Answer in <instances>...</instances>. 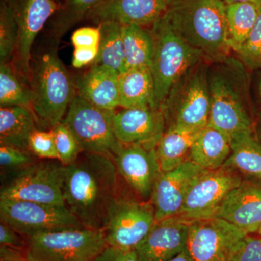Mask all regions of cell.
<instances>
[{
	"label": "cell",
	"mask_w": 261,
	"mask_h": 261,
	"mask_svg": "<svg viewBox=\"0 0 261 261\" xmlns=\"http://www.w3.org/2000/svg\"><path fill=\"white\" fill-rule=\"evenodd\" d=\"M216 218L247 234L257 233L261 227V181H243L228 194Z\"/></svg>",
	"instance_id": "cell-20"
},
{
	"label": "cell",
	"mask_w": 261,
	"mask_h": 261,
	"mask_svg": "<svg viewBox=\"0 0 261 261\" xmlns=\"http://www.w3.org/2000/svg\"><path fill=\"white\" fill-rule=\"evenodd\" d=\"M105 0H64L51 18L50 34L59 40L75 24L87 18L89 13Z\"/></svg>",
	"instance_id": "cell-30"
},
{
	"label": "cell",
	"mask_w": 261,
	"mask_h": 261,
	"mask_svg": "<svg viewBox=\"0 0 261 261\" xmlns=\"http://www.w3.org/2000/svg\"><path fill=\"white\" fill-rule=\"evenodd\" d=\"M100 27L101 37L97 58L92 65H102L118 74L126 70L122 25L105 23Z\"/></svg>",
	"instance_id": "cell-29"
},
{
	"label": "cell",
	"mask_w": 261,
	"mask_h": 261,
	"mask_svg": "<svg viewBox=\"0 0 261 261\" xmlns=\"http://www.w3.org/2000/svg\"><path fill=\"white\" fill-rule=\"evenodd\" d=\"M166 123L160 108H123L115 114V134L120 143L157 147Z\"/></svg>",
	"instance_id": "cell-17"
},
{
	"label": "cell",
	"mask_w": 261,
	"mask_h": 261,
	"mask_svg": "<svg viewBox=\"0 0 261 261\" xmlns=\"http://www.w3.org/2000/svg\"><path fill=\"white\" fill-rule=\"evenodd\" d=\"M100 27H84L76 29L72 34L71 42L75 48H99Z\"/></svg>",
	"instance_id": "cell-38"
},
{
	"label": "cell",
	"mask_w": 261,
	"mask_h": 261,
	"mask_svg": "<svg viewBox=\"0 0 261 261\" xmlns=\"http://www.w3.org/2000/svg\"><path fill=\"white\" fill-rule=\"evenodd\" d=\"M35 118L30 108L10 106L0 108V144L29 151V140L36 129Z\"/></svg>",
	"instance_id": "cell-25"
},
{
	"label": "cell",
	"mask_w": 261,
	"mask_h": 261,
	"mask_svg": "<svg viewBox=\"0 0 261 261\" xmlns=\"http://www.w3.org/2000/svg\"><path fill=\"white\" fill-rule=\"evenodd\" d=\"M126 70L150 68L154 53V39L151 31L138 25H122Z\"/></svg>",
	"instance_id": "cell-27"
},
{
	"label": "cell",
	"mask_w": 261,
	"mask_h": 261,
	"mask_svg": "<svg viewBox=\"0 0 261 261\" xmlns=\"http://www.w3.org/2000/svg\"><path fill=\"white\" fill-rule=\"evenodd\" d=\"M1 261L25 260V250L0 245Z\"/></svg>",
	"instance_id": "cell-42"
},
{
	"label": "cell",
	"mask_w": 261,
	"mask_h": 261,
	"mask_svg": "<svg viewBox=\"0 0 261 261\" xmlns=\"http://www.w3.org/2000/svg\"><path fill=\"white\" fill-rule=\"evenodd\" d=\"M150 31L154 39L150 70L154 103L160 108L174 86L205 58L178 35L164 15Z\"/></svg>",
	"instance_id": "cell-5"
},
{
	"label": "cell",
	"mask_w": 261,
	"mask_h": 261,
	"mask_svg": "<svg viewBox=\"0 0 261 261\" xmlns=\"http://www.w3.org/2000/svg\"><path fill=\"white\" fill-rule=\"evenodd\" d=\"M65 168L58 160L33 163L2 186L0 199L65 206Z\"/></svg>",
	"instance_id": "cell-8"
},
{
	"label": "cell",
	"mask_w": 261,
	"mask_h": 261,
	"mask_svg": "<svg viewBox=\"0 0 261 261\" xmlns=\"http://www.w3.org/2000/svg\"><path fill=\"white\" fill-rule=\"evenodd\" d=\"M55 1L57 2V3H59V4H61V3H60V2H61V0H55Z\"/></svg>",
	"instance_id": "cell-47"
},
{
	"label": "cell",
	"mask_w": 261,
	"mask_h": 261,
	"mask_svg": "<svg viewBox=\"0 0 261 261\" xmlns=\"http://www.w3.org/2000/svg\"><path fill=\"white\" fill-rule=\"evenodd\" d=\"M32 152L30 151L10 147V146H0V166L2 172L15 171V173L28 167L36 162Z\"/></svg>",
	"instance_id": "cell-35"
},
{
	"label": "cell",
	"mask_w": 261,
	"mask_h": 261,
	"mask_svg": "<svg viewBox=\"0 0 261 261\" xmlns=\"http://www.w3.org/2000/svg\"><path fill=\"white\" fill-rule=\"evenodd\" d=\"M116 111L97 107L76 95L63 122L74 135L82 152L113 158L120 144L114 130Z\"/></svg>",
	"instance_id": "cell-9"
},
{
	"label": "cell",
	"mask_w": 261,
	"mask_h": 261,
	"mask_svg": "<svg viewBox=\"0 0 261 261\" xmlns=\"http://www.w3.org/2000/svg\"><path fill=\"white\" fill-rule=\"evenodd\" d=\"M168 3V0H105L86 20L97 25L116 23L152 27L166 13Z\"/></svg>",
	"instance_id": "cell-16"
},
{
	"label": "cell",
	"mask_w": 261,
	"mask_h": 261,
	"mask_svg": "<svg viewBox=\"0 0 261 261\" xmlns=\"http://www.w3.org/2000/svg\"><path fill=\"white\" fill-rule=\"evenodd\" d=\"M169 261H194V260L187 248H185L183 251Z\"/></svg>",
	"instance_id": "cell-43"
},
{
	"label": "cell",
	"mask_w": 261,
	"mask_h": 261,
	"mask_svg": "<svg viewBox=\"0 0 261 261\" xmlns=\"http://www.w3.org/2000/svg\"><path fill=\"white\" fill-rule=\"evenodd\" d=\"M231 152L229 139L214 127L207 126L194 142L189 160L202 169H216L224 166Z\"/></svg>",
	"instance_id": "cell-24"
},
{
	"label": "cell",
	"mask_w": 261,
	"mask_h": 261,
	"mask_svg": "<svg viewBox=\"0 0 261 261\" xmlns=\"http://www.w3.org/2000/svg\"><path fill=\"white\" fill-rule=\"evenodd\" d=\"M152 204L120 198L110 213L104 232L110 246L135 250L155 224Z\"/></svg>",
	"instance_id": "cell-13"
},
{
	"label": "cell",
	"mask_w": 261,
	"mask_h": 261,
	"mask_svg": "<svg viewBox=\"0 0 261 261\" xmlns=\"http://www.w3.org/2000/svg\"><path fill=\"white\" fill-rule=\"evenodd\" d=\"M258 5L250 3L226 4L228 46L238 53L251 32L258 15Z\"/></svg>",
	"instance_id": "cell-28"
},
{
	"label": "cell",
	"mask_w": 261,
	"mask_h": 261,
	"mask_svg": "<svg viewBox=\"0 0 261 261\" xmlns=\"http://www.w3.org/2000/svg\"><path fill=\"white\" fill-rule=\"evenodd\" d=\"M207 70L201 62L174 86L160 107L166 121L171 119V124L192 129L207 126L211 111Z\"/></svg>",
	"instance_id": "cell-7"
},
{
	"label": "cell",
	"mask_w": 261,
	"mask_h": 261,
	"mask_svg": "<svg viewBox=\"0 0 261 261\" xmlns=\"http://www.w3.org/2000/svg\"><path fill=\"white\" fill-rule=\"evenodd\" d=\"M0 219L25 238L38 233L84 227L65 206L29 201L0 199Z\"/></svg>",
	"instance_id": "cell-11"
},
{
	"label": "cell",
	"mask_w": 261,
	"mask_h": 261,
	"mask_svg": "<svg viewBox=\"0 0 261 261\" xmlns=\"http://www.w3.org/2000/svg\"><path fill=\"white\" fill-rule=\"evenodd\" d=\"M119 173L111 156L82 152L66 166L65 207L84 227L104 230L110 213L119 200Z\"/></svg>",
	"instance_id": "cell-1"
},
{
	"label": "cell",
	"mask_w": 261,
	"mask_h": 261,
	"mask_svg": "<svg viewBox=\"0 0 261 261\" xmlns=\"http://www.w3.org/2000/svg\"><path fill=\"white\" fill-rule=\"evenodd\" d=\"M231 152L225 165L248 180L261 181V140L252 133L231 142Z\"/></svg>",
	"instance_id": "cell-26"
},
{
	"label": "cell",
	"mask_w": 261,
	"mask_h": 261,
	"mask_svg": "<svg viewBox=\"0 0 261 261\" xmlns=\"http://www.w3.org/2000/svg\"><path fill=\"white\" fill-rule=\"evenodd\" d=\"M75 83L76 95L87 102L113 111L119 107V74L115 70L92 65Z\"/></svg>",
	"instance_id": "cell-21"
},
{
	"label": "cell",
	"mask_w": 261,
	"mask_h": 261,
	"mask_svg": "<svg viewBox=\"0 0 261 261\" xmlns=\"http://www.w3.org/2000/svg\"><path fill=\"white\" fill-rule=\"evenodd\" d=\"M164 16L182 39L204 58L222 61L228 46L226 3L222 0H168Z\"/></svg>",
	"instance_id": "cell-3"
},
{
	"label": "cell",
	"mask_w": 261,
	"mask_h": 261,
	"mask_svg": "<svg viewBox=\"0 0 261 261\" xmlns=\"http://www.w3.org/2000/svg\"><path fill=\"white\" fill-rule=\"evenodd\" d=\"M119 107L157 108L150 68H130L119 75Z\"/></svg>",
	"instance_id": "cell-22"
},
{
	"label": "cell",
	"mask_w": 261,
	"mask_h": 261,
	"mask_svg": "<svg viewBox=\"0 0 261 261\" xmlns=\"http://www.w3.org/2000/svg\"><path fill=\"white\" fill-rule=\"evenodd\" d=\"M13 261H29V260H27V259H25V260H13Z\"/></svg>",
	"instance_id": "cell-48"
},
{
	"label": "cell",
	"mask_w": 261,
	"mask_h": 261,
	"mask_svg": "<svg viewBox=\"0 0 261 261\" xmlns=\"http://www.w3.org/2000/svg\"><path fill=\"white\" fill-rule=\"evenodd\" d=\"M13 8L18 36L14 59L15 66L25 80L31 74V58L34 40L49 18L59 8L55 0H8Z\"/></svg>",
	"instance_id": "cell-14"
},
{
	"label": "cell",
	"mask_w": 261,
	"mask_h": 261,
	"mask_svg": "<svg viewBox=\"0 0 261 261\" xmlns=\"http://www.w3.org/2000/svg\"><path fill=\"white\" fill-rule=\"evenodd\" d=\"M23 238L8 225L2 222L0 224V245L25 250L27 240L25 241Z\"/></svg>",
	"instance_id": "cell-40"
},
{
	"label": "cell",
	"mask_w": 261,
	"mask_h": 261,
	"mask_svg": "<svg viewBox=\"0 0 261 261\" xmlns=\"http://www.w3.org/2000/svg\"><path fill=\"white\" fill-rule=\"evenodd\" d=\"M18 30L13 8L8 0H3L0 8V61L9 63L14 58Z\"/></svg>",
	"instance_id": "cell-32"
},
{
	"label": "cell",
	"mask_w": 261,
	"mask_h": 261,
	"mask_svg": "<svg viewBox=\"0 0 261 261\" xmlns=\"http://www.w3.org/2000/svg\"><path fill=\"white\" fill-rule=\"evenodd\" d=\"M245 68L261 69V5L256 22L240 50L236 53Z\"/></svg>",
	"instance_id": "cell-34"
},
{
	"label": "cell",
	"mask_w": 261,
	"mask_h": 261,
	"mask_svg": "<svg viewBox=\"0 0 261 261\" xmlns=\"http://www.w3.org/2000/svg\"><path fill=\"white\" fill-rule=\"evenodd\" d=\"M247 235L219 218L192 221L187 248L194 261H231Z\"/></svg>",
	"instance_id": "cell-12"
},
{
	"label": "cell",
	"mask_w": 261,
	"mask_h": 261,
	"mask_svg": "<svg viewBox=\"0 0 261 261\" xmlns=\"http://www.w3.org/2000/svg\"><path fill=\"white\" fill-rule=\"evenodd\" d=\"M226 4H231L236 3H250L260 6L261 0H222Z\"/></svg>",
	"instance_id": "cell-44"
},
{
	"label": "cell",
	"mask_w": 261,
	"mask_h": 261,
	"mask_svg": "<svg viewBox=\"0 0 261 261\" xmlns=\"http://www.w3.org/2000/svg\"><path fill=\"white\" fill-rule=\"evenodd\" d=\"M0 106L32 107V91L20 81L9 63L0 65Z\"/></svg>",
	"instance_id": "cell-31"
},
{
	"label": "cell",
	"mask_w": 261,
	"mask_h": 261,
	"mask_svg": "<svg viewBox=\"0 0 261 261\" xmlns=\"http://www.w3.org/2000/svg\"><path fill=\"white\" fill-rule=\"evenodd\" d=\"M242 182L238 172L226 165L216 169L202 170L192 181L177 216L190 224L216 218L228 194Z\"/></svg>",
	"instance_id": "cell-10"
},
{
	"label": "cell",
	"mask_w": 261,
	"mask_h": 261,
	"mask_svg": "<svg viewBox=\"0 0 261 261\" xmlns=\"http://www.w3.org/2000/svg\"><path fill=\"white\" fill-rule=\"evenodd\" d=\"M201 130L170 124L157 145L162 173L171 171L189 161L192 145Z\"/></svg>",
	"instance_id": "cell-23"
},
{
	"label": "cell",
	"mask_w": 261,
	"mask_h": 261,
	"mask_svg": "<svg viewBox=\"0 0 261 261\" xmlns=\"http://www.w3.org/2000/svg\"><path fill=\"white\" fill-rule=\"evenodd\" d=\"M27 239L29 261H95L107 246L104 230L73 228L38 233Z\"/></svg>",
	"instance_id": "cell-6"
},
{
	"label": "cell",
	"mask_w": 261,
	"mask_h": 261,
	"mask_svg": "<svg viewBox=\"0 0 261 261\" xmlns=\"http://www.w3.org/2000/svg\"><path fill=\"white\" fill-rule=\"evenodd\" d=\"M190 223L172 216L156 221L135 250L141 261H169L187 248Z\"/></svg>",
	"instance_id": "cell-19"
},
{
	"label": "cell",
	"mask_w": 261,
	"mask_h": 261,
	"mask_svg": "<svg viewBox=\"0 0 261 261\" xmlns=\"http://www.w3.org/2000/svg\"><path fill=\"white\" fill-rule=\"evenodd\" d=\"M231 261H261V238L247 235L240 243Z\"/></svg>",
	"instance_id": "cell-37"
},
{
	"label": "cell",
	"mask_w": 261,
	"mask_h": 261,
	"mask_svg": "<svg viewBox=\"0 0 261 261\" xmlns=\"http://www.w3.org/2000/svg\"><path fill=\"white\" fill-rule=\"evenodd\" d=\"M58 161L64 166H68L78 159L82 151L74 135L63 121L53 129Z\"/></svg>",
	"instance_id": "cell-33"
},
{
	"label": "cell",
	"mask_w": 261,
	"mask_h": 261,
	"mask_svg": "<svg viewBox=\"0 0 261 261\" xmlns=\"http://www.w3.org/2000/svg\"><path fill=\"white\" fill-rule=\"evenodd\" d=\"M29 149L34 155L40 159L58 160L54 136L51 130L37 128L31 135Z\"/></svg>",
	"instance_id": "cell-36"
},
{
	"label": "cell",
	"mask_w": 261,
	"mask_h": 261,
	"mask_svg": "<svg viewBox=\"0 0 261 261\" xmlns=\"http://www.w3.org/2000/svg\"><path fill=\"white\" fill-rule=\"evenodd\" d=\"M99 48H75L72 64L76 68L92 65L97 58Z\"/></svg>",
	"instance_id": "cell-41"
},
{
	"label": "cell",
	"mask_w": 261,
	"mask_h": 261,
	"mask_svg": "<svg viewBox=\"0 0 261 261\" xmlns=\"http://www.w3.org/2000/svg\"><path fill=\"white\" fill-rule=\"evenodd\" d=\"M202 170L189 160L174 169L161 173L150 199L156 221L177 216L192 181Z\"/></svg>",
	"instance_id": "cell-18"
},
{
	"label": "cell",
	"mask_w": 261,
	"mask_h": 261,
	"mask_svg": "<svg viewBox=\"0 0 261 261\" xmlns=\"http://www.w3.org/2000/svg\"><path fill=\"white\" fill-rule=\"evenodd\" d=\"M257 233H258V236L261 238V227L259 228V230L257 231Z\"/></svg>",
	"instance_id": "cell-46"
},
{
	"label": "cell",
	"mask_w": 261,
	"mask_h": 261,
	"mask_svg": "<svg viewBox=\"0 0 261 261\" xmlns=\"http://www.w3.org/2000/svg\"><path fill=\"white\" fill-rule=\"evenodd\" d=\"M95 261H141L135 250H125L107 245Z\"/></svg>",
	"instance_id": "cell-39"
},
{
	"label": "cell",
	"mask_w": 261,
	"mask_h": 261,
	"mask_svg": "<svg viewBox=\"0 0 261 261\" xmlns=\"http://www.w3.org/2000/svg\"><path fill=\"white\" fill-rule=\"evenodd\" d=\"M113 159L120 176L136 193L143 200L151 199L156 182L162 173L157 147L120 143Z\"/></svg>",
	"instance_id": "cell-15"
},
{
	"label": "cell",
	"mask_w": 261,
	"mask_h": 261,
	"mask_svg": "<svg viewBox=\"0 0 261 261\" xmlns=\"http://www.w3.org/2000/svg\"><path fill=\"white\" fill-rule=\"evenodd\" d=\"M207 70L211 111L207 126L222 132L230 142L252 133L248 110V77L240 60L227 57Z\"/></svg>",
	"instance_id": "cell-2"
},
{
	"label": "cell",
	"mask_w": 261,
	"mask_h": 261,
	"mask_svg": "<svg viewBox=\"0 0 261 261\" xmlns=\"http://www.w3.org/2000/svg\"><path fill=\"white\" fill-rule=\"evenodd\" d=\"M257 90H258L259 97H260V104H261V78L259 80L258 84H257ZM260 128L261 132V113L260 116Z\"/></svg>",
	"instance_id": "cell-45"
},
{
	"label": "cell",
	"mask_w": 261,
	"mask_h": 261,
	"mask_svg": "<svg viewBox=\"0 0 261 261\" xmlns=\"http://www.w3.org/2000/svg\"><path fill=\"white\" fill-rule=\"evenodd\" d=\"M32 110L37 124L50 130L64 119L76 96L75 83L56 51L44 53L34 63L30 74Z\"/></svg>",
	"instance_id": "cell-4"
}]
</instances>
